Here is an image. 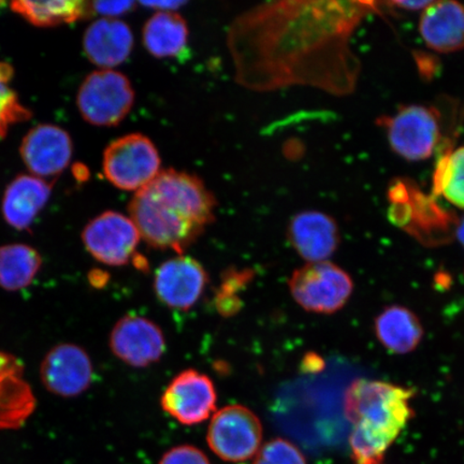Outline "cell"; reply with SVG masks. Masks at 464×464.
I'll return each mask as SVG.
<instances>
[{"instance_id":"83f0119b","label":"cell","mask_w":464,"mask_h":464,"mask_svg":"<svg viewBox=\"0 0 464 464\" xmlns=\"http://www.w3.org/2000/svg\"><path fill=\"white\" fill-rule=\"evenodd\" d=\"M135 2H95L91 3V11L104 16V19H115L136 8Z\"/></svg>"},{"instance_id":"8fae6325","label":"cell","mask_w":464,"mask_h":464,"mask_svg":"<svg viewBox=\"0 0 464 464\" xmlns=\"http://www.w3.org/2000/svg\"><path fill=\"white\" fill-rule=\"evenodd\" d=\"M208 282V276L199 261L179 255L160 266L154 289L161 304L173 310L188 311L200 299Z\"/></svg>"},{"instance_id":"7a4b0ae2","label":"cell","mask_w":464,"mask_h":464,"mask_svg":"<svg viewBox=\"0 0 464 464\" xmlns=\"http://www.w3.org/2000/svg\"><path fill=\"white\" fill-rule=\"evenodd\" d=\"M217 205L199 177L169 168L137 191L129 211L150 247L183 255L216 220Z\"/></svg>"},{"instance_id":"4316f807","label":"cell","mask_w":464,"mask_h":464,"mask_svg":"<svg viewBox=\"0 0 464 464\" xmlns=\"http://www.w3.org/2000/svg\"><path fill=\"white\" fill-rule=\"evenodd\" d=\"M159 464H211L205 452L193 445L177 446L166 452Z\"/></svg>"},{"instance_id":"f1b7e54d","label":"cell","mask_w":464,"mask_h":464,"mask_svg":"<svg viewBox=\"0 0 464 464\" xmlns=\"http://www.w3.org/2000/svg\"><path fill=\"white\" fill-rule=\"evenodd\" d=\"M183 2H156V3H141L144 7H150L152 9H158L160 11H174L179 7H181Z\"/></svg>"},{"instance_id":"ffe728a7","label":"cell","mask_w":464,"mask_h":464,"mask_svg":"<svg viewBox=\"0 0 464 464\" xmlns=\"http://www.w3.org/2000/svg\"><path fill=\"white\" fill-rule=\"evenodd\" d=\"M374 330L377 340L393 353H409L420 344L423 329L420 318L404 306L387 307L376 317Z\"/></svg>"},{"instance_id":"7402d4cb","label":"cell","mask_w":464,"mask_h":464,"mask_svg":"<svg viewBox=\"0 0 464 464\" xmlns=\"http://www.w3.org/2000/svg\"><path fill=\"white\" fill-rule=\"evenodd\" d=\"M42 265V256L32 246L8 245L0 247V287L17 292L31 285Z\"/></svg>"},{"instance_id":"30bf717a","label":"cell","mask_w":464,"mask_h":464,"mask_svg":"<svg viewBox=\"0 0 464 464\" xmlns=\"http://www.w3.org/2000/svg\"><path fill=\"white\" fill-rule=\"evenodd\" d=\"M217 392L210 377L188 369L179 373L160 399L162 410L182 425H198L217 411Z\"/></svg>"},{"instance_id":"8992f818","label":"cell","mask_w":464,"mask_h":464,"mask_svg":"<svg viewBox=\"0 0 464 464\" xmlns=\"http://www.w3.org/2000/svg\"><path fill=\"white\" fill-rule=\"evenodd\" d=\"M135 91L125 74L102 69L87 75L78 92V108L92 125L116 126L130 114Z\"/></svg>"},{"instance_id":"9c48e42d","label":"cell","mask_w":464,"mask_h":464,"mask_svg":"<svg viewBox=\"0 0 464 464\" xmlns=\"http://www.w3.org/2000/svg\"><path fill=\"white\" fill-rule=\"evenodd\" d=\"M380 124L387 130L393 152L411 161L430 158L440 140L439 121L430 108L404 107Z\"/></svg>"},{"instance_id":"d4e9b609","label":"cell","mask_w":464,"mask_h":464,"mask_svg":"<svg viewBox=\"0 0 464 464\" xmlns=\"http://www.w3.org/2000/svg\"><path fill=\"white\" fill-rule=\"evenodd\" d=\"M13 75L14 69L0 63V137L7 135L10 126L27 121L32 115L8 86Z\"/></svg>"},{"instance_id":"5b68a950","label":"cell","mask_w":464,"mask_h":464,"mask_svg":"<svg viewBox=\"0 0 464 464\" xmlns=\"http://www.w3.org/2000/svg\"><path fill=\"white\" fill-rule=\"evenodd\" d=\"M288 286L303 309L317 314H334L344 307L353 289L352 277L330 261L307 263L294 271Z\"/></svg>"},{"instance_id":"603a6c76","label":"cell","mask_w":464,"mask_h":464,"mask_svg":"<svg viewBox=\"0 0 464 464\" xmlns=\"http://www.w3.org/2000/svg\"><path fill=\"white\" fill-rule=\"evenodd\" d=\"M11 9L24 17L31 24L53 27L77 22L92 14L91 3L81 0H55V2H14Z\"/></svg>"},{"instance_id":"e0dca14e","label":"cell","mask_w":464,"mask_h":464,"mask_svg":"<svg viewBox=\"0 0 464 464\" xmlns=\"http://www.w3.org/2000/svg\"><path fill=\"white\" fill-rule=\"evenodd\" d=\"M420 31L423 42L439 53L464 50V5L433 2L423 10Z\"/></svg>"},{"instance_id":"7c38bea8","label":"cell","mask_w":464,"mask_h":464,"mask_svg":"<svg viewBox=\"0 0 464 464\" xmlns=\"http://www.w3.org/2000/svg\"><path fill=\"white\" fill-rule=\"evenodd\" d=\"M110 347L120 361L135 368L158 362L166 351L165 335L148 318L126 315L115 324Z\"/></svg>"},{"instance_id":"ac0fdd59","label":"cell","mask_w":464,"mask_h":464,"mask_svg":"<svg viewBox=\"0 0 464 464\" xmlns=\"http://www.w3.org/2000/svg\"><path fill=\"white\" fill-rule=\"evenodd\" d=\"M133 43V34L125 22L102 19L86 29L83 48L87 58L96 66L111 69L130 57Z\"/></svg>"},{"instance_id":"cb8c5ba5","label":"cell","mask_w":464,"mask_h":464,"mask_svg":"<svg viewBox=\"0 0 464 464\" xmlns=\"http://www.w3.org/2000/svg\"><path fill=\"white\" fill-rule=\"evenodd\" d=\"M434 191L464 210V147L440 160L435 171Z\"/></svg>"},{"instance_id":"44dd1931","label":"cell","mask_w":464,"mask_h":464,"mask_svg":"<svg viewBox=\"0 0 464 464\" xmlns=\"http://www.w3.org/2000/svg\"><path fill=\"white\" fill-rule=\"evenodd\" d=\"M188 25L181 14L174 11H160L150 17L143 27L145 50L156 58L177 57L187 48Z\"/></svg>"},{"instance_id":"277c9868","label":"cell","mask_w":464,"mask_h":464,"mask_svg":"<svg viewBox=\"0 0 464 464\" xmlns=\"http://www.w3.org/2000/svg\"><path fill=\"white\" fill-rule=\"evenodd\" d=\"M160 166L158 148L142 133H130L116 139L104 150V177L121 190L137 193L159 176Z\"/></svg>"},{"instance_id":"ba28073f","label":"cell","mask_w":464,"mask_h":464,"mask_svg":"<svg viewBox=\"0 0 464 464\" xmlns=\"http://www.w3.org/2000/svg\"><path fill=\"white\" fill-rule=\"evenodd\" d=\"M141 236L130 218L108 211L91 220L82 232L86 251L100 263L121 266L136 259Z\"/></svg>"},{"instance_id":"d6986e66","label":"cell","mask_w":464,"mask_h":464,"mask_svg":"<svg viewBox=\"0 0 464 464\" xmlns=\"http://www.w3.org/2000/svg\"><path fill=\"white\" fill-rule=\"evenodd\" d=\"M51 191L52 184L43 179L26 174L16 177L4 194L2 212L5 222L19 230L31 227L48 203Z\"/></svg>"},{"instance_id":"1f68e13d","label":"cell","mask_w":464,"mask_h":464,"mask_svg":"<svg viewBox=\"0 0 464 464\" xmlns=\"http://www.w3.org/2000/svg\"><path fill=\"white\" fill-rule=\"evenodd\" d=\"M75 177H77L78 179H86L87 174H89V171H87L86 167L84 166H77L74 169Z\"/></svg>"},{"instance_id":"52a82bcc","label":"cell","mask_w":464,"mask_h":464,"mask_svg":"<svg viewBox=\"0 0 464 464\" xmlns=\"http://www.w3.org/2000/svg\"><path fill=\"white\" fill-rule=\"evenodd\" d=\"M263 435V425L251 410L243 405H228L213 415L207 442L220 459L242 462L256 456Z\"/></svg>"},{"instance_id":"5bb4252c","label":"cell","mask_w":464,"mask_h":464,"mask_svg":"<svg viewBox=\"0 0 464 464\" xmlns=\"http://www.w3.org/2000/svg\"><path fill=\"white\" fill-rule=\"evenodd\" d=\"M71 136L61 127L50 124L34 127L23 139V161L37 178H53L61 174L72 158Z\"/></svg>"},{"instance_id":"2e32d148","label":"cell","mask_w":464,"mask_h":464,"mask_svg":"<svg viewBox=\"0 0 464 464\" xmlns=\"http://www.w3.org/2000/svg\"><path fill=\"white\" fill-rule=\"evenodd\" d=\"M36 397L24 379V365L0 351V430L19 429L36 410Z\"/></svg>"},{"instance_id":"6da1fadb","label":"cell","mask_w":464,"mask_h":464,"mask_svg":"<svg viewBox=\"0 0 464 464\" xmlns=\"http://www.w3.org/2000/svg\"><path fill=\"white\" fill-rule=\"evenodd\" d=\"M369 5L290 0L246 11L227 34L236 82L260 92L309 86L348 94L358 72L348 43Z\"/></svg>"},{"instance_id":"4dcf8cb0","label":"cell","mask_w":464,"mask_h":464,"mask_svg":"<svg viewBox=\"0 0 464 464\" xmlns=\"http://www.w3.org/2000/svg\"><path fill=\"white\" fill-rule=\"evenodd\" d=\"M456 236L458 241H459L462 246L464 247V218H462L461 222L457 226Z\"/></svg>"},{"instance_id":"3957f363","label":"cell","mask_w":464,"mask_h":464,"mask_svg":"<svg viewBox=\"0 0 464 464\" xmlns=\"http://www.w3.org/2000/svg\"><path fill=\"white\" fill-rule=\"evenodd\" d=\"M413 390L381 381L362 379L348 387L344 413L353 426V464H382L387 450L413 420Z\"/></svg>"},{"instance_id":"4fadbf2b","label":"cell","mask_w":464,"mask_h":464,"mask_svg":"<svg viewBox=\"0 0 464 464\" xmlns=\"http://www.w3.org/2000/svg\"><path fill=\"white\" fill-rule=\"evenodd\" d=\"M40 377L44 387L56 396L72 398L83 393L94 379L89 353L74 344H60L46 353Z\"/></svg>"},{"instance_id":"f546056e","label":"cell","mask_w":464,"mask_h":464,"mask_svg":"<svg viewBox=\"0 0 464 464\" xmlns=\"http://www.w3.org/2000/svg\"><path fill=\"white\" fill-rule=\"evenodd\" d=\"M433 2H393L391 4L396 5L399 9L416 11L425 10Z\"/></svg>"},{"instance_id":"9a60e30c","label":"cell","mask_w":464,"mask_h":464,"mask_svg":"<svg viewBox=\"0 0 464 464\" xmlns=\"http://www.w3.org/2000/svg\"><path fill=\"white\" fill-rule=\"evenodd\" d=\"M290 245L307 263H321L332 257L340 243L338 225L323 212L304 211L290 220Z\"/></svg>"},{"instance_id":"484cf974","label":"cell","mask_w":464,"mask_h":464,"mask_svg":"<svg viewBox=\"0 0 464 464\" xmlns=\"http://www.w3.org/2000/svg\"><path fill=\"white\" fill-rule=\"evenodd\" d=\"M253 464H307L303 452L285 439H274L261 446Z\"/></svg>"}]
</instances>
